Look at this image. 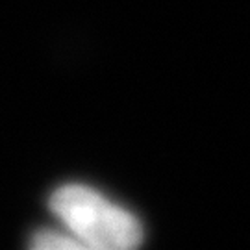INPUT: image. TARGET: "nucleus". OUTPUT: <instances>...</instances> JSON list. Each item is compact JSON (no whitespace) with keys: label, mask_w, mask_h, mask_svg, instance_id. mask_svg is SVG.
<instances>
[{"label":"nucleus","mask_w":250,"mask_h":250,"mask_svg":"<svg viewBox=\"0 0 250 250\" xmlns=\"http://www.w3.org/2000/svg\"><path fill=\"white\" fill-rule=\"evenodd\" d=\"M50 209L85 247L134 249L143 239L141 224L134 215L80 184L58 189L50 197Z\"/></svg>","instance_id":"1"},{"label":"nucleus","mask_w":250,"mask_h":250,"mask_svg":"<svg viewBox=\"0 0 250 250\" xmlns=\"http://www.w3.org/2000/svg\"><path fill=\"white\" fill-rule=\"evenodd\" d=\"M34 249L39 250H54V249H83L85 245L78 237L71 235H63V233L52 232V230H41L34 235V239L30 243Z\"/></svg>","instance_id":"2"}]
</instances>
